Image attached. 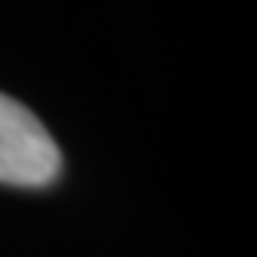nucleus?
I'll list each match as a JSON object with an SVG mask.
<instances>
[{
	"label": "nucleus",
	"instance_id": "f257e3e1",
	"mask_svg": "<svg viewBox=\"0 0 257 257\" xmlns=\"http://www.w3.org/2000/svg\"><path fill=\"white\" fill-rule=\"evenodd\" d=\"M60 147L34 110L0 94V184L47 187L60 177Z\"/></svg>",
	"mask_w": 257,
	"mask_h": 257
}]
</instances>
